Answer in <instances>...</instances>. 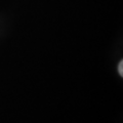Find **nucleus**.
<instances>
[{"label": "nucleus", "instance_id": "1", "mask_svg": "<svg viewBox=\"0 0 123 123\" xmlns=\"http://www.w3.org/2000/svg\"><path fill=\"white\" fill-rule=\"evenodd\" d=\"M118 72L121 76H123V62L122 61L120 62V64H119V66H118Z\"/></svg>", "mask_w": 123, "mask_h": 123}]
</instances>
